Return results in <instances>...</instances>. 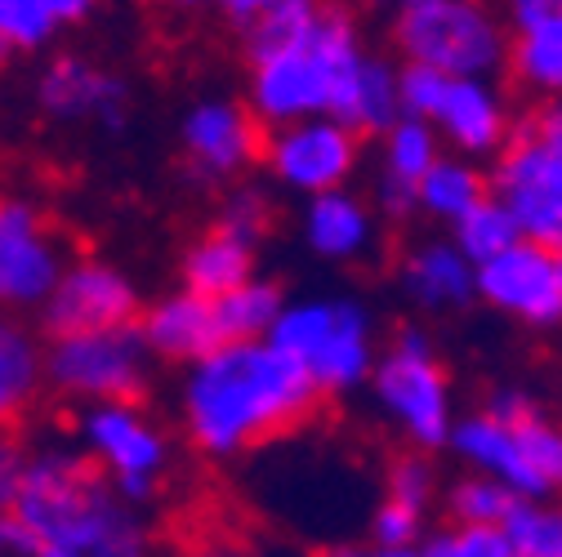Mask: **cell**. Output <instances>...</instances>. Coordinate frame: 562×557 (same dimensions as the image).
Here are the masks:
<instances>
[{
    "instance_id": "1",
    "label": "cell",
    "mask_w": 562,
    "mask_h": 557,
    "mask_svg": "<svg viewBox=\"0 0 562 557\" xmlns=\"http://www.w3.org/2000/svg\"><path fill=\"white\" fill-rule=\"evenodd\" d=\"M308 371L268 339L220 343L183 379V424L201 455L233 459L268 437L291 433L317 410Z\"/></svg>"
},
{
    "instance_id": "2",
    "label": "cell",
    "mask_w": 562,
    "mask_h": 557,
    "mask_svg": "<svg viewBox=\"0 0 562 557\" xmlns=\"http://www.w3.org/2000/svg\"><path fill=\"white\" fill-rule=\"evenodd\" d=\"M10 518L45 557H157L148 513L130 504L81 451H32Z\"/></svg>"
},
{
    "instance_id": "3",
    "label": "cell",
    "mask_w": 562,
    "mask_h": 557,
    "mask_svg": "<svg viewBox=\"0 0 562 557\" xmlns=\"http://www.w3.org/2000/svg\"><path fill=\"white\" fill-rule=\"evenodd\" d=\"M447 446L473 473L509 486L518 500H549L562 481V437L540 414V406L518 388L491 393L477 414L456 420Z\"/></svg>"
},
{
    "instance_id": "4",
    "label": "cell",
    "mask_w": 562,
    "mask_h": 557,
    "mask_svg": "<svg viewBox=\"0 0 562 557\" xmlns=\"http://www.w3.org/2000/svg\"><path fill=\"white\" fill-rule=\"evenodd\" d=\"M358 62H362V49L353 27H348L339 10L326 5L308 36L255 58V86H250L255 112L272 125L326 116L344 81L358 72Z\"/></svg>"
},
{
    "instance_id": "5",
    "label": "cell",
    "mask_w": 562,
    "mask_h": 557,
    "mask_svg": "<svg viewBox=\"0 0 562 557\" xmlns=\"http://www.w3.org/2000/svg\"><path fill=\"white\" fill-rule=\"evenodd\" d=\"M491 196L509 211V219L518 224V237L558 250L562 241V116L553 103L527 116L522 129L509 138L505 157L496 161V174H491Z\"/></svg>"
},
{
    "instance_id": "6",
    "label": "cell",
    "mask_w": 562,
    "mask_h": 557,
    "mask_svg": "<svg viewBox=\"0 0 562 557\" xmlns=\"http://www.w3.org/2000/svg\"><path fill=\"white\" fill-rule=\"evenodd\" d=\"M268 343H277L286 357H295L317 393H348L358 388L371 366V321L353 304H330V299H308V304H281Z\"/></svg>"
},
{
    "instance_id": "7",
    "label": "cell",
    "mask_w": 562,
    "mask_h": 557,
    "mask_svg": "<svg viewBox=\"0 0 562 557\" xmlns=\"http://www.w3.org/2000/svg\"><path fill=\"white\" fill-rule=\"evenodd\" d=\"M397 45L442 77H486L505 58L501 23L482 0H402Z\"/></svg>"
},
{
    "instance_id": "8",
    "label": "cell",
    "mask_w": 562,
    "mask_h": 557,
    "mask_svg": "<svg viewBox=\"0 0 562 557\" xmlns=\"http://www.w3.org/2000/svg\"><path fill=\"white\" fill-rule=\"evenodd\" d=\"M81 455L130 504H153L170 473V442L134 401H86L77 414Z\"/></svg>"
},
{
    "instance_id": "9",
    "label": "cell",
    "mask_w": 562,
    "mask_h": 557,
    "mask_svg": "<svg viewBox=\"0 0 562 557\" xmlns=\"http://www.w3.org/2000/svg\"><path fill=\"white\" fill-rule=\"evenodd\" d=\"M45 384L72 401H134L148 384V343L134 321L54 334L45 348Z\"/></svg>"
},
{
    "instance_id": "10",
    "label": "cell",
    "mask_w": 562,
    "mask_h": 557,
    "mask_svg": "<svg viewBox=\"0 0 562 557\" xmlns=\"http://www.w3.org/2000/svg\"><path fill=\"white\" fill-rule=\"evenodd\" d=\"M371 388L389 420L419 446L438 451L456 424L451 414V384L434 357V343L419 330H402L393 353L371 366Z\"/></svg>"
},
{
    "instance_id": "11",
    "label": "cell",
    "mask_w": 562,
    "mask_h": 557,
    "mask_svg": "<svg viewBox=\"0 0 562 557\" xmlns=\"http://www.w3.org/2000/svg\"><path fill=\"white\" fill-rule=\"evenodd\" d=\"M473 295L527 326H553L562 317V259L558 250L518 237L501 254L473 263Z\"/></svg>"
},
{
    "instance_id": "12",
    "label": "cell",
    "mask_w": 562,
    "mask_h": 557,
    "mask_svg": "<svg viewBox=\"0 0 562 557\" xmlns=\"http://www.w3.org/2000/svg\"><path fill=\"white\" fill-rule=\"evenodd\" d=\"M358 161V134L335 116H304L277 125L268 138V166L281 183L300 192H330Z\"/></svg>"
},
{
    "instance_id": "13",
    "label": "cell",
    "mask_w": 562,
    "mask_h": 557,
    "mask_svg": "<svg viewBox=\"0 0 562 557\" xmlns=\"http://www.w3.org/2000/svg\"><path fill=\"white\" fill-rule=\"evenodd\" d=\"M58 272L63 254L45 215L27 201L0 196V308L45 304Z\"/></svg>"
},
{
    "instance_id": "14",
    "label": "cell",
    "mask_w": 562,
    "mask_h": 557,
    "mask_svg": "<svg viewBox=\"0 0 562 557\" xmlns=\"http://www.w3.org/2000/svg\"><path fill=\"white\" fill-rule=\"evenodd\" d=\"M134 286L108 263H77L58 272L54 291L45 295V326L49 334L72 330H103L134 321Z\"/></svg>"
},
{
    "instance_id": "15",
    "label": "cell",
    "mask_w": 562,
    "mask_h": 557,
    "mask_svg": "<svg viewBox=\"0 0 562 557\" xmlns=\"http://www.w3.org/2000/svg\"><path fill=\"white\" fill-rule=\"evenodd\" d=\"M41 107L49 116L63 121H99V125H116L125 116V86L103 72V67L86 62V58H58L45 67V77L36 86Z\"/></svg>"
},
{
    "instance_id": "16",
    "label": "cell",
    "mask_w": 562,
    "mask_h": 557,
    "mask_svg": "<svg viewBox=\"0 0 562 557\" xmlns=\"http://www.w3.org/2000/svg\"><path fill=\"white\" fill-rule=\"evenodd\" d=\"M183 148L205 174H233L259 152V125L233 103H201L183 121Z\"/></svg>"
},
{
    "instance_id": "17",
    "label": "cell",
    "mask_w": 562,
    "mask_h": 557,
    "mask_svg": "<svg viewBox=\"0 0 562 557\" xmlns=\"http://www.w3.org/2000/svg\"><path fill=\"white\" fill-rule=\"evenodd\" d=\"M138 334H144L148 353L170 357V362H196V357L210 353V348L224 343L220 339V326H215V308H210V299H201L192 291L161 299L144 317Z\"/></svg>"
},
{
    "instance_id": "18",
    "label": "cell",
    "mask_w": 562,
    "mask_h": 557,
    "mask_svg": "<svg viewBox=\"0 0 562 557\" xmlns=\"http://www.w3.org/2000/svg\"><path fill=\"white\" fill-rule=\"evenodd\" d=\"M434 125H442L464 152H491L505 138V103L482 77H451Z\"/></svg>"
},
{
    "instance_id": "19",
    "label": "cell",
    "mask_w": 562,
    "mask_h": 557,
    "mask_svg": "<svg viewBox=\"0 0 562 557\" xmlns=\"http://www.w3.org/2000/svg\"><path fill=\"white\" fill-rule=\"evenodd\" d=\"M45 388V353L27 326L0 312V429L19 424Z\"/></svg>"
},
{
    "instance_id": "20",
    "label": "cell",
    "mask_w": 562,
    "mask_h": 557,
    "mask_svg": "<svg viewBox=\"0 0 562 557\" xmlns=\"http://www.w3.org/2000/svg\"><path fill=\"white\" fill-rule=\"evenodd\" d=\"M397 77L393 67L380 62V58H367L358 62V72L344 81L339 99L330 103L326 116H335L339 125H348L353 134H384L393 121H397Z\"/></svg>"
},
{
    "instance_id": "21",
    "label": "cell",
    "mask_w": 562,
    "mask_h": 557,
    "mask_svg": "<svg viewBox=\"0 0 562 557\" xmlns=\"http://www.w3.org/2000/svg\"><path fill=\"white\" fill-rule=\"evenodd\" d=\"M250 268H255V246L233 237L228 228H215V232H205L188 259H183V282L192 295L201 299H215L241 282H250Z\"/></svg>"
},
{
    "instance_id": "22",
    "label": "cell",
    "mask_w": 562,
    "mask_h": 557,
    "mask_svg": "<svg viewBox=\"0 0 562 557\" xmlns=\"http://www.w3.org/2000/svg\"><path fill=\"white\" fill-rule=\"evenodd\" d=\"M406 286L425 308H460L473 299V263L456 246H425L406 263Z\"/></svg>"
},
{
    "instance_id": "23",
    "label": "cell",
    "mask_w": 562,
    "mask_h": 557,
    "mask_svg": "<svg viewBox=\"0 0 562 557\" xmlns=\"http://www.w3.org/2000/svg\"><path fill=\"white\" fill-rule=\"evenodd\" d=\"M308 241L326 259H353L371 241V215L362 211V201L339 187L317 192L308 205Z\"/></svg>"
},
{
    "instance_id": "24",
    "label": "cell",
    "mask_w": 562,
    "mask_h": 557,
    "mask_svg": "<svg viewBox=\"0 0 562 557\" xmlns=\"http://www.w3.org/2000/svg\"><path fill=\"white\" fill-rule=\"evenodd\" d=\"M94 0H0V49H36L63 23H77Z\"/></svg>"
},
{
    "instance_id": "25",
    "label": "cell",
    "mask_w": 562,
    "mask_h": 557,
    "mask_svg": "<svg viewBox=\"0 0 562 557\" xmlns=\"http://www.w3.org/2000/svg\"><path fill=\"white\" fill-rule=\"evenodd\" d=\"M210 308H215V326H220L224 343L268 339V330L281 312V291L268 282H241V286L210 299Z\"/></svg>"
},
{
    "instance_id": "26",
    "label": "cell",
    "mask_w": 562,
    "mask_h": 557,
    "mask_svg": "<svg viewBox=\"0 0 562 557\" xmlns=\"http://www.w3.org/2000/svg\"><path fill=\"white\" fill-rule=\"evenodd\" d=\"M482 196H486L482 174L473 166H464V161H442V157L415 183V205H425V211L438 215V219H460L469 205L482 201Z\"/></svg>"
},
{
    "instance_id": "27",
    "label": "cell",
    "mask_w": 562,
    "mask_h": 557,
    "mask_svg": "<svg viewBox=\"0 0 562 557\" xmlns=\"http://www.w3.org/2000/svg\"><path fill=\"white\" fill-rule=\"evenodd\" d=\"M384 134H389V148H384V183H397V187L415 192L419 174H425V170L438 161L434 125L406 116V121H393Z\"/></svg>"
},
{
    "instance_id": "28",
    "label": "cell",
    "mask_w": 562,
    "mask_h": 557,
    "mask_svg": "<svg viewBox=\"0 0 562 557\" xmlns=\"http://www.w3.org/2000/svg\"><path fill=\"white\" fill-rule=\"evenodd\" d=\"M518 241V224L509 219V211L496 201V196H482L473 201L469 211L456 219V250L469 259V263H482L491 254H501L505 246Z\"/></svg>"
},
{
    "instance_id": "29",
    "label": "cell",
    "mask_w": 562,
    "mask_h": 557,
    "mask_svg": "<svg viewBox=\"0 0 562 557\" xmlns=\"http://www.w3.org/2000/svg\"><path fill=\"white\" fill-rule=\"evenodd\" d=\"M501 531L514 557H562V513L549 500H514Z\"/></svg>"
},
{
    "instance_id": "30",
    "label": "cell",
    "mask_w": 562,
    "mask_h": 557,
    "mask_svg": "<svg viewBox=\"0 0 562 557\" xmlns=\"http://www.w3.org/2000/svg\"><path fill=\"white\" fill-rule=\"evenodd\" d=\"M514 491L509 486H501L496 477L486 473H469L460 481H451L447 491V518L451 526H501L505 513L514 509Z\"/></svg>"
},
{
    "instance_id": "31",
    "label": "cell",
    "mask_w": 562,
    "mask_h": 557,
    "mask_svg": "<svg viewBox=\"0 0 562 557\" xmlns=\"http://www.w3.org/2000/svg\"><path fill=\"white\" fill-rule=\"evenodd\" d=\"M514 72L531 90H558L562 81V19L522 27L514 41Z\"/></svg>"
},
{
    "instance_id": "32",
    "label": "cell",
    "mask_w": 562,
    "mask_h": 557,
    "mask_svg": "<svg viewBox=\"0 0 562 557\" xmlns=\"http://www.w3.org/2000/svg\"><path fill=\"white\" fill-rule=\"evenodd\" d=\"M322 0H272L263 14H255L246 27H250V58H263L272 49H286L295 45L300 36L313 32V23L322 19Z\"/></svg>"
},
{
    "instance_id": "33",
    "label": "cell",
    "mask_w": 562,
    "mask_h": 557,
    "mask_svg": "<svg viewBox=\"0 0 562 557\" xmlns=\"http://www.w3.org/2000/svg\"><path fill=\"white\" fill-rule=\"evenodd\" d=\"M447 81H451V77L434 72V67L406 62V72L397 77V107H402L406 116H415V121H429V125H434L438 103H442V94H447Z\"/></svg>"
},
{
    "instance_id": "34",
    "label": "cell",
    "mask_w": 562,
    "mask_h": 557,
    "mask_svg": "<svg viewBox=\"0 0 562 557\" xmlns=\"http://www.w3.org/2000/svg\"><path fill=\"white\" fill-rule=\"evenodd\" d=\"M425 518L411 504H397L384 496V504L371 513V544H384V548H415L425 539Z\"/></svg>"
},
{
    "instance_id": "35",
    "label": "cell",
    "mask_w": 562,
    "mask_h": 557,
    "mask_svg": "<svg viewBox=\"0 0 562 557\" xmlns=\"http://www.w3.org/2000/svg\"><path fill=\"white\" fill-rule=\"evenodd\" d=\"M434 491H438V473L429 459H419V455H406L389 468V500L397 504H411L419 513H429L434 504Z\"/></svg>"
},
{
    "instance_id": "36",
    "label": "cell",
    "mask_w": 562,
    "mask_h": 557,
    "mask_svg": "<svg viewBox=\"0 0 562 557\" xmlns=\"http://www.w3.org/2000/svg\"><path fill=\"white\" fill-rule=\"evenodd\" d=\"M438 557H514L501 526H451L442 535H429Z\"/></svg>"
},
{
    "instance_id": "37",
    "label": "cell",
    "mask_w": 562,
    "mask_h": 557,
    "mask_svg": "<svg viewBox=\"0 0 562 557\" xmlns=\"http://www.w3.org/2000/svg\"><path fill=\"white\" fill-rule=\"evenodd\" d=\"M263 224H268V205L259 201V192H241V196H233L228 201V211H224V224L220 228H228L233 237H241V241H259V232H263Z\"/></svg>"
},
{
    "instance_id": "38",
    "label": "cell",
    "mask_w": 562,
    "mask_h": 557,
    "mask_svg": "<svg viewBox=\"0 0 562 557\" xmlns=\"http://www.w3.org/2000/svg\"><path fill=\"white\" fill-rule=\"evenodd\" d=\"M23 442L10 433V429H0V518H5L14 509V491H19V477H23Z\"/></svg>"
},
{
    "instance_id": "39",
    "label": "cell",
    "mask_w": 562,
    "mask_h": 557,
    "mask_svg": "<svg viewBox=\"0 0 562 557\" xmlns=\"http://www.w3.org/2000/svg\"><path fill=\"white\" fill-rule=\"evenodd\" d=\"M509 19H514V32L562 19V0H509Z\"/></svg>"
},
{
    "instance_id": "40",
    "label": "cell",
    "mask_w": 562,
    "mask_h": 557,
    "mask_svg": "<svg viewBox=\"0 0 562 557\" xmlns=\"http://www.w3.org/2000/svg\"><path fill=\"white\" fill-rule=\"evenodd\" d=\"M326 557H438V548L425 539L415 548H384V544H344V548H330Z\"/></svg>"
},
{
    "instance_id": "41",
    "label": "cell",
    "mask_w": 562,
    "mask_h": 557,
    "mask_svg": "<svg viewBox=\"0 0 562 557\" xmlns=\"http://www.w3.org/2000/svg\"><path fill=\"white\" fill-rule=\"evenodd\" d=\"M0 557H45V553H41V544L5 513V518H0Z\"/></svg>"
},
{
    "instance_id": "42",
    "label": "cell",
    "mask_w": 562,
    "mask_h": 557,
    "mask_svg": "<svg viewBox=\"0 0 562 557\" xmlns=\"http://www.w3.org/2000/svg\"><path fill=\"white\" fill-rule=\"evenodd\" d=\"M272 5V0H224V10L237 19V23H250L255 14H263Z\"/></svg>"
},
{
    "instance_id": "43",
    "label": "cell",
    "mask_w": 562,
    "mask_h": 557,
    "mask_svg": "<svg viewBox=\"0 0 562 557\" xmlns=\"http://www.w3.org/2000/svg\"><path fill=\"white\" fill-rule=\"evenodd\" d=\"M192 557H246V553H233V548H220V544H205V548H196Z\"/></svg>"
},
{
    "instance_id": "44",
    "label": "cell",
    "mask_w": 562,
    "mask_h": 557,
    "mask_svg": "<svg viewBox=\"0 0 562 557\" xmlns=\"http://www.w3.org/2000/svg\"><path fill=\"white\" fill-rule=\"evenodd\" d=\"M170 5H205V0H170Z\"/></svg>"
},
{
    "instance_id": "45",
    "label": "cell",
    "mask_w": 562,
    "mask_h": 557,
    "mask_svg": "<svg viewBox=\"0 0 562 557\" xmlns=\"http://www.w3.org/2000/svg\"><path fill=\"white\" fill-rule=\"evenodd\" d=\"M0 58H5V49H0Z\"/></svg>"
},
{
    "instance_id": "46",
    "label": "cell",
    "mask_w": 562,
    "mask_h": 557,
    "mask_svg": "<svg viewBox=\"0 0 562 557\" xmlns=\"http://www.w3.org/2000/svg\"><path fill=\"white\" fill-rule=\"evenodd\" d=\"M397 5H402V0H397Z\"/></svg>"
}]
</instances>
